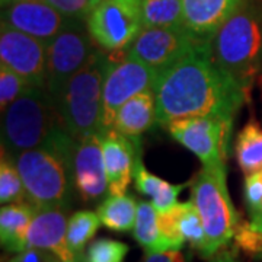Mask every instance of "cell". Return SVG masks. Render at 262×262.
Segmentation results:
<instances>
[{
	"label": "cell",
	"instance_id": "obj_19",
	"mask_svg": "<svg viewBox=\"0 0 262 262\" xmlns=\"http://www.w3.org/2000/svg\"><path fill=\"white\" fill-rule=\"evenodd\" d=\"M37 208L31 203L6 204L0 208V242L10 253H19L28 248L27 239Z\"/></svg>",
	"mask_w": 262,
	"mask_h": 262
},
{
	"label": "cell",
	"instance_id": "obj_28",
	"mask_svg": "<svg viewBox=\"0 0 262 262\" xmlns=\"http://www.w3.org/2000/svg\"><path fill=\"white\" fill-rule=\"evenodd\" d=\"M32 86L15 72L8 67L0 66V108L2 113L8 110L10 103H13L19 96L25 94Z\"/></svg>",
	"mask_w": 262,
	"mask_h": 262
},
{
	"label": "cell",
	"instance_id": "obj_35",
	"mask_svg": "<svg viewBox=\"0 0 262 262\" xmlns=\"http://www.w3.org/2000/svg\"><path fill=\"white\" fill-rule=\"evenodd\" d=\"M249 222H251V225L262 230V208H261V211H259V214L256 215V217H253V219H251Z\"/></svg>",
	"mask_w": 262,
	"mask_h": 262
},
{
	"label": "cell",
	"instance_id": "obj_36",
	"mask_svg": "<svg viewBox=\"0 0 262 262\" xmlns=\"http://www.w3.org/2000/svg\"><path fill=\"white\" fill-rule=\"evenodd\" d=\"M10 2H13V0H2V6H6V5H9Z\"/></svg>",
	"mask_w": 262,
	"mask_h": 262
},
{
	"label": "cell",
	"instance_id": "obj_32",
	"mask_svg": "<svg viewBox=\"0 0 262 262\" xmlns=\"http://www.w3.org/2000/svg\"><path fill=\"white\" fill-rule=\"evenodd\" d=\"M8 262H61L57 258L54 253L42 251V249H35V248H28L22 252L16 253L12 259Z\"/></svg>",
	"mask_w": 262,
	"mask_h": 262
},
{
	"label": "cell",
	"instance_id": "obj_2",
	"mask_svg": "<svg viewBox=\"0 0 262 262\" xmlns=\"http://www.w3.org/2000/svg\"><path fill=\"white\" fill-rule=\"evenodd\" d=\"M75 137L64 127L57 130L42 146L15 156L24 181L27 200L37 210L69 208L75 188L73 153Z\"/></svg>",
	"mask_w": 262,
	"mask_h": 262
},
{
	"label": "cell",
	"instance_id": "obj_26",
	"mask_svg": "<svg viewBox=\"0 0 262 262\" xmlns=\"http://www.w3.org/2000/svg\"><path fill=\"white\" fill-rule=\"evenodd\" d=\"M27 191L24 181L19 175L15 160L9 155L2 151V162H0V203L2 206L6 204H16L25 203Z\"/></svg>",
	"mask_w": 262,
	"mask_h": 262
},
{
	"label": "cell",
	"instance_id": "obj_30",
	"mask_svg": "<svg viewBox=\"0 0 262 262\" xmlns=\"http://www.w3.org/2000/svg\"><path fill=\"white\" fill-rule=\"evenodd\" d=\"M245 206L249 219L259 214L262 208V170L246 175L244 185Z\"/></svg>",
	"mask_w": 262,
	"mask_h": 262
},
{
	"label": "cell",
	"instance_id": "obj_38",
	"mask_svg": "<svg viewBox=\"0 0 262 262\" xmlns=\"http://www.w3.org/2000/svg\"><path fill=\"white\" fill-rule=\"evenodd\" d=\"M61 262H63V261H61ZM77 262H80V261H77Z\"/></svg>",
	"mask_w": 262,
	"mask_h": 262
},
{
	"label": "cell",
	"instance_id": "obj_9",
	"mask_svg": "<svg viewBox=\"0 0 262 262\" xmlns=\"http://www.w3.org/2000/svg\"><path fill=\"white\" fill-rule=\"evenodd\" d=\"M233 122L219 117H189L166 125L169 134L201 160L203 168L226 166Z\"/></svg>",
	"mask_w": 262,
	"mask_h": 262
},
{
	"label": "cell",
	"instance_id": "obj_23",
	"mask_svg": "<svg viewBox=\"0 0 262 262\" xmlns=\"http://www.w3.org/2000/svg\"><path fill=\"white\" fill-rule=\"evenodd\" d=\"M143 27L184 28L182 0H143Z\"/></svg>",
	"mask_w": 262,
	"mask_h": 262
},
{
	"label": "cell",
	"instance_id": "obj_13",
	"mask_svg": "<svg viewBox=\"0 0 262 262\" xmlns=\"http://www.w3.org/2000/svg\"><path fill=\"white\" fill-rule=\"evenodd\" d=\"M72 20L46 0H13L2 10V24L37 38L47 46Z\"/></svg>",
	"mask_w": 262,
	"mask_h": 262
},
{
	"label": "cell",
	"instance_id": "obj_37",
	"mask_svg": "<svg viewBox=\"0 0 262 262\" xmlns=\"http://www.w3.org/2000/svg\"><path fill=\"white\" fill-rule=\"evenodd\" d=\"M92 2H94V5H95V6H96V5H98V3H99V2H101V0H92Z\"/></svg>",
	"mask_w": 262,
	"mask_h": 262
},
{
	"label": "cell",
	"instance_id": "obj_3",
	"mask_svg": "<svg viewBox=\"0 0 262 262\" xmlns=\"http://www.w3.org/2000/svg\"><path fill=\"white\" fill-rule=\"evenodd\" d=\"M217 64L249 92L262 67V9L246 0L211 39Z\"/></svg>",
	"mask_w": 262,
	"mask_h": 262
},
{
	"label": "cell",
	"instance_id": "obj_8",
	"mask_svg": "<svg viewBox=\"0 0 262 262\" xmlns=\"http://www.w3.org/2000/svg\"><path fill=\"white\" fill-rule=\"evenodd\" d=\"M86 27L99 47L124 50L143 29V0H101L86 19Z\"/></svg>",
	"mask_w": 262,
	"mask_h": 262
},
{
	"label": "cell",
	"instance_id": "obj_31",
	"mask_svg": "<svg viewBox=\"0 0 262 262\" xmlns=\"http://www.w3.org/2000/svg\"><path fill=\"white\" fill-rule=\"evenodd\" d=\"M66 18L83 20L86 22L88 16L94 10L95 5L92 0H46Z\"/></svg>",
	"mask_w": 262,
	"mask_h": 262
},
{
	"label": "cell",
	"instance_id": "obj_25",
	"mask_svg": "<svg viewBox=\"0 0 262 262\" xmlns=\"http://www.w3.org/2000/svg\"><path fill=\"white\" fill-rule=\"evenodd\" d=\"M173 208L177 213V222H178L181 236L184 237L185 242L191 245V248H194L200 255H203L206 249L207 237L204 226L194 201L189 200L185 203H178Z\"/></svg>",
	"mask_w": 262,
	"mask_h": 262
},
{
	"label": "cell",
	"instance_id": "obj_34",
	"mask_svg": "<svg viewBox=\"0 0 262 262\" xmlns=\"http://www.w3.org/2000/svg\"><path fill=\"white\" fill-rule=\"evenodd\" d=\"M210 262H241V261L236 258V255H234L233 252H230V251H220V252L215 253Z\"/></svg>",
	"mask_w": 262,
	"mask_h": 262
},
{
	"label": "cell",
	"instance_id": "obj_11",
	"mask_svg": "<svg viewBox=\"0 0 262 262\" xmlns=\"http://www.w3.org/2000/svg\"><path fill=\"white\" fill-rule=\"evenodd\" d=\"M196 42L185 28L143 27L130 46L124 48V54L149 66L160 75L191 51Z\"/></svg>",
	"mask_w": 262,
	"mask_h": 262
},
{
	"label": "cell",
	"instance_id": "obj_20",
	"mask_svg": "<svg viewBox=\"0 0 262 262\" xmlns=\"http://www.w3.org/2000/svg\"><path fill=\"white\" fill-rule=\"evenodd\" d=\"M137 208L139 203L128 194L108 195L98 206L96 214L99 215L101 225L106 229L118 233H127L134 229Z\"/></svg>",
	"mask_w": 262,
	"mask_h": 262
},
{
	"label": "cell",
	"instance_id": "obj_27",
	"mask_svg": "<svg viewBox=\"0 0 262 262\" xmlns=\"http://www.w3.org/2000/svg\"><path fill=\"white\" fill-rule=\"evenodd\" d=\"M128 249V245L120 241L108 237L96 239L89 245L84 255V262H124Z\"/></svg>",
	"mask_w": 262,
	"mask_h": 262
},
{
	"label": "cell",
	"instance_id": "obj_33",
	"mask_svg": "<svg viewBox=\"0 0 262 262\" xmlns=\"http://www.w3.org/2000/svg\"><path fill=\"white\" fill-rule=\"evenodd\" d=\"M143 262H187V258L181 249H170L165 252L146 253Z\"/></svg>",
	"mask_w": 262,
	"mask_h": 262
},
{
	"label": "cell",
	"instance_id": "obj_18",
	"mask_svg": "<svg viewBox=\"0 0 262 262\" xmlns=\"http://www.w3.org/2000/svg\"><path fill=\"white\" fill-rule=\"evenodd\" d=\"M156 122V94L153 89H149L122 105L117 113L113 128L134 144H140L141 134L150 130Z\"/></svg>",
	"mask_w": 262,
	"mask_h": 262
},
{
	"label": "cell",
	"instance_id": "obj_21",
	"mask_svg": "<svg viewBox=\"0 0 262 262\" xmlns=\"http://www.w3.org/2000/svg\"><path fill=\"white\" fill-rule=\"evenodd\" d=\"M133 234L146 253L170 251L160 232L158 211L149 201H139Z\"/></svg>",
	"mask_w": 262,
	"mask_h": 262
},
{
	"label": "cell",
	"instance_id": "obj_15",
	"mask_svg": "<svg viewBox=\"0 0 262 262\" xmlns=\"http://www.w3.org/2000/svg\"><path fill=\"white\" fill-rule=\"evenodd\" d=\"M102 151L110 195H124L133 178V169L140 144H134L114 128L102 136Z\"/></svg>",
	"mask_w": 262,
	"mask_h": 262
},
{
	"label": "cell",
	"instance_id": "obj_7",
	"mask_svg": "<svg viewBox=\"0 0 262 262\" xmlns=\"http://www.w3.org/2000/svg\"><path fill=\"white\" fill-rule=\"evenodd\" d=\"M86 22L72 20L47 46L46 92L54 103L69 80L83 69L96 48Z\"/></svg>",
	"mask_w": 262,
	"mask_h": 262
},
{
	"label": "cell",
	"instance_id": "obj_14",
	"mask_svg": "<svg viewBox=\"0 0 262 262\" xmlns=\"http://www.w3.org/2000/svg\"><path fill=\"white\" fill-rule=\"evenodd\" d=\"M75 140L73 175L76 191L84 203H98L110 195L103 162L102 136L91 134Z\"/></svg>",
	"mask_w": 262,
	"mask_h": 262
},
{
	"label": "cell",
	"instance_id": "obj_1",
	"mask_svg": "<svg viewBox=\"0 0 262 262\" xmlns=\"http://www.w3.org/2000/svg\"><path fill=\"white\" fill-rule=\"evenodd\" d=\"M153 91L160 125L204 115L233 122L248 99V91L215 63L211 42L203 41L160 73Z\"/></svg>",
	"mask_w": 262,
	"mask_h": 262
},
{
	"label": "cell",
	"instance_id": "obj_6",
	"mask_svg": "<svg viewBox=\"0 0 262 262\" xmlns=\"http://www.w3.org/2000/svg\"><path fill=\"white\" fill-rule=\"evenodd\" d=\"M226 166L203 168L191 181V200L204 226L207 244L201 255L211 259L233 241L241 215L236 211L226 185Z\"/></svg>",
	"mask_w": 262,
	"mask_h": 262
},
{
	"label": "cell",
	"instance_id": "obj_4",
	"mask_svg": "<svg viewBox=\"0 0 262 262\" xmlns=\"http://www.w3.org/2000/svg\"><path fill=\"white\" fill-rule=\"evenodd\" d=\"M111 58L95 50L83 69L66 84L54 102L64 128L75 139L91 134H105L102 125L103 83Z\"/></svg>",
	"mask_w": 262,
	"mask_h": 262
},
{
	"label": "cell",
	"instance_id": "obj_17",
	"mask_svg": "<svg viewBox=\"0 0 262 262\" xmlns=\"http://www.w3.org/2000/svg\"><path fill=\"white\" fill-rule=\"evenodd\" d=\"M67 223L66 208L37 210L29 227L28 248L48 251L63 262H77L67 245Z\"/></svg>",
	"mask_w": 262,
	"mask_h": 262
},
{
	"label": "cell",
	"instance_id": "obj_24",
	"mask_svg": "<svg viewBox=\"0 0 262 262\" xmlns=\"http://www.w3.org/2000/svg\"><path fill=\"white\" fill-rule=\"evenodd\" d=\"M101 220L99 215L89 211V210H80L69 219L67 223V245L72 253L80 261L84 246L94 237L96 230L99 229Z\"/></svg>",
	"mask_w": 262,
	"mask_h": 262
},
{
	"label": "cell",
	"instance_id": "obj_22",
	"mask_svg": "<svg viewBox=\"0 0 262 262\" xmlns=\"http://www.w3.org/2000/svg\"><path fill=\"white\" fill-rule=\"evenodd\" d=\"M234 150L245 175L262 170V127L258 122L249 121L239 131Z\"/></svg>",
	"mask_w": 262,
	"mask_h": 262
},
{
	"label": "cell",
	"instance_id": "obj_10",
	"mask_svg": "<svg viewBox=\"0 0 262 262\" xmlns=\"http://www.w3.org/2000/svg\"><path fill=\"white\" fill-rule=\"evenodd\" d=\"M111 58V57H110ZM159 73L136 58L121 57L108 67L102 96V125L105 133L111 130L117 113L124 103L144 91L155 89Z\"/></svg>",
	"mask_w": 262,
	"mask_h": 262
},
{
	"label": "cell",
	"instance_id": "obj_29",
	"mask_svg": "<svg viewBox=\"0 0 262 262\" xmlns=\"http://www.w3.org/2000/svg\"><path fill=\"white\" fill-rule=\"evenodd\" d=\"M233 242L234 248L245 255L255 259L262 258V230L251 225V222L241 220L234 232Z\"/></svg>",
	"mask_w": 262,
	"mask_h": 262
},
{
	"label": "cell",
	"instance_id": "obj_12",
	"mask_svg": "<svg viewBox=\"0 0 262 262\" xmlns=\"http://www.w3.org/2000/svg\"><path fill=\"white\" fill-rule=\"evenodd\" d=\"M0 66L24 77L32 88L46 86L47 44L2 24Z\"/></svg>",
	"mask_w": 262,
	"mask_h": 262
},
{
	"label": "cell",
	"instance_id": "obj_5",
	"mask_svg": "<svg viewBox=\"0 0 262 262\" xmlns=\"http://www.w3.org/2000/svg\"><path fill=\"white\" fill-rule=\"evenodd\" d=\"M3 114L2 150L13 159L25 150L46 144L63 122L44 88H31Z\"/></svg>",
	"mask_w": 262,
	"mask_h": 262
},
{
	"label": "cell",
	"instance_id": "obj_16",
	"mask_svg": "<svg viewBox=\"0 0 262 262\" xmlns=\"http://www.w3.org/2000/svg\"><path fill=\"white\" fill-rule=\"evenodd\" d=\"M246 0H182L184 28L196 41L211 42L215 32Z\"/></svg>",
	"mask_w": 262,
	"mask_h": 262
}]
</instances>
